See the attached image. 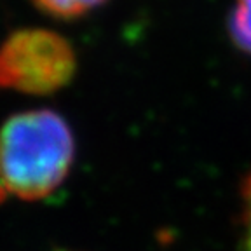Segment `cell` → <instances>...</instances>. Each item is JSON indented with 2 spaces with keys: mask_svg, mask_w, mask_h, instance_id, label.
<instances>
[{
  "mask_svg": "<svg viewBox=\"0 0 251 251\" xmlns=\"http://www.w3.org/2000/svg\"><path fill=\"white\" fill-rule=\"evenodd\" d=\"M74 157V133L58 112L12 115L0 127V196L44 199L65 181Z\"/></svg>",
  "mask_w": 251,
  "mask_h": 251,
  "instance_id": "cell-1",
  "label": "cell"
},
{
  "mask_svg": "<svg viewBox=\"0 0 251 251\" xmlns=\"http://www.w3.org/2000/svg\"><path fill=\"white\" fill-rule=\"evenodd\" d=\"M77 74L67 37L49 28H20L0 44V87L31 96L61 91Z\"/></svg>",
  "mask_w": 251,
  "mask_h": 251,
  "instance_id": "cell-2",
  "label": "cell"
},
{
  "mask_svg": "<svg viewBox=\"0 0 251 251\" xmlns=\"http://www.w3.org/2000/svg\"><path fill=\"white\" fill-rule=\"evenodd\" d=\"M39 11L54 20L74 21L91 14L108 0H31Z\"/></svg>",
  "mask_w": 251,
  "mask_h": 251,
  "instance_id": "cell-3",
  "label": "cell"
},
{
  "mask_svg": "<svg viewBox=\"0 0 251 251\" xmlns=\"http://www.w3.org/2000/svg\"><path fill=\"white\" fill-rule=\"evenodd\" d=\"M227 31L232 44L251 58V0H234L227 20Z\"/></svg>",
  "mask_w": 251,
  "mask_h": 251,
  "instance_id": "cell-4",
  "label": "cell"
},
{
  "mask_svg": "<svg viewBox=\"0 0 251 251\" xmlns=\"http://www.w3.org/2000/svg\"><path fill=\"white\" fill-rule=\"evenodd\" d=\"M243 246L244 251H251V171L243 183Z\"/></svg>",
  "mask_w": 251,
  "mask_h": 251,
  "instance_id": "cell-5",
  "label": "cell"
}]
</instances>
